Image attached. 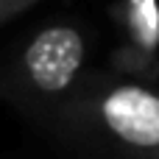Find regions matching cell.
<instances>
[{"mask_svg": "<svg viewBox=\"0 0 159 159\" xmlns=\"http://www.w3.org/2000/svg\"><path fill=\"white\" fill-rule=\"evenodd\" d=\"M36 3L39 0H0V28L17 20L20 14H25L28 8H34Z\"/></svg>", "mask_w": 159, "mask_h": 159, "instance_id": "4", "label": "cell"}, {"mask_svg": "<svg viewBox=\"0 0 159 159\" xmlns=\"http://www.w3.org/2000/svg\"><path fill=\"white\" fill-rule=\"evenodd\" d=\"M42 129L64 143H103L159 159V92L137 81L84 78Z\"/></svg>", "mask_w": 159, "mask_h": 159, "instance_id": "2", "label": "cell"}, {"mask_svg": "<svg viewBox=\"0 0 159 159\" xmlns=\"http://www.w3.org/2000/svg\"><path fill=\"white\" fill-rule=\"evenodd\" d=\"M84 25L50 20L0 53V101L45 126L87 78Z\"/></svg>", "mask_w": 159, "mask_h": 159, "instance_id": "1", "label": "cell"}, {"mask_svg": "<svg viewBox=\"0 0 159 159\" xmlns=\"http://www.w3.org/2000/svg\"><path fill=\"white\" fill-rule=\"evenodd\" d=\"M123 45L115 56L117 67L148 73L159 56V0H120L115 8Z\"/></svg>", "mask_w": 159, "mask_h": 159, "instance_id": "3", "label": "cell"}]
</instances>
